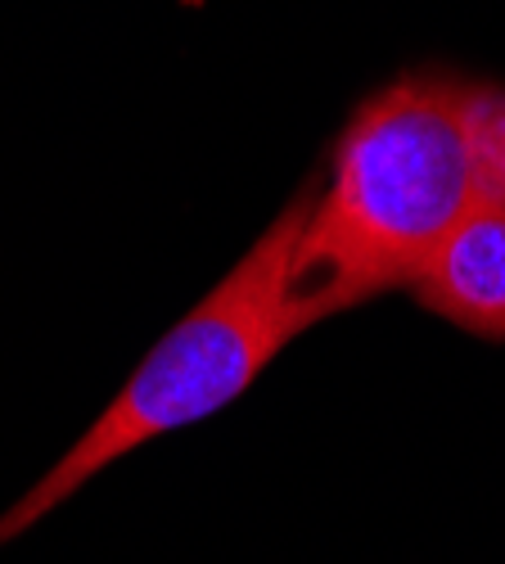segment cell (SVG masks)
Returning a JSON list of instances; mask_svg holds the SVG:
<instances>
[{
  "instance_id": "6da1fadb",
  "label": "cell",
  "mask_w": 505,
  "mask_h": 564,
  "mask_svg": "<svg viewBox=\"0 0 505 564\" xmlns=\"http://www.w3.org/2000/svg\"><path fill=\"white\" fill-rule=\"evenodd\" d=\"M474 90L420 73L352 113L289 258V294L307 325L416 285L442 235L479 199Z\"/></svg>"
},
{
  "instance_id": "7a4b0ae2",
  "label": "cell",
  "mask_w": 505,
  "mask_h": 564,
  "mask_svg": "<svg viewBox=\"0 0 505 564\" xmlns=\"http://www.w3.org/2000/svg\"><path fill=\"white\" fill-rule=\"evenodd\" d=\"M307 199L311 185L257 235L253 249L208 290V299L150 348L122 393L96 415V425L0 514V546L41 524L113 460H127L135 447L231 406L307 330L289 294V258Z\"/></svg>"
},
{
  "instance_id": "277c9868",
  "label": "cell",
  "mask_w": 505,
  "mask_h": 564,
  "mask_svg": "<svg viewBox=\"0 0 505 564\" xmlns=\"http://www.w3.org/2000/svg\"><path fill=\"white\" fill-rule=\"evenodd\" d=\"M474 159H479V195L505 208V96L474 90Z\"/></svg>"
},
{
  "instance_id": "3957f363",
  "label": "cell",
  "mask_w": 505,
  "mask_h": 564,
  "mask_svg": "<svg viewBox=\"0 0 505 564\" xmlns=\"http://www.w3.org/2000/svg\"><path fill=\"white\" fill-rule=\"evenodd\" d=\"M416 299L483 339H505V208L479 195L416 275Z\"/></svg>"
}]
</instances>
